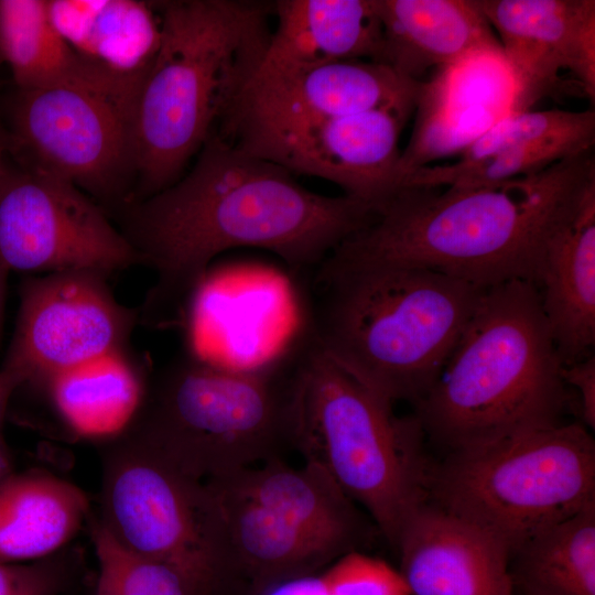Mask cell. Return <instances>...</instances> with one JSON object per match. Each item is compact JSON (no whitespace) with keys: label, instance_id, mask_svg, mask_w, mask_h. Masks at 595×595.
I'll use <instances>...</instances> for the list:
<instances>
[{"label":"cell","instance_id":"6da1fadb","mask_svg":"<svg viewBox=\"0 0 595 595\" xmlns=\"http://www.w3.org/2000/svg\"><path fill=\"white\" fill-rule=\"evenodd\" d=\"M122 208L121 232L156 274L144 304L152 318L192 302L210 262L227 250L259 248L293 270L314 271L377 213L347 195L314 193L284 167L218 136L188 173Z\"/></svg>","mask_w":595,"mask_h":595},{"label":"cell","instance_id":"7a4b0ae2","mask_svg":"<svg viewBox=\"0 0 595 595\" xmlns=\"http://www.w3.org/2000/svg\"><path fill=\"white\" fill-rule=\"evenodd\" d=\"M593 182L587 152L493 185L402 187L318 268L428 269L485 289L537 284L551 232Z\"/></svg>","mask_w":595,"mask_h":595},{"label":"cell","instance_id":"3957f363","mask_svg":"<svg viewBox=\"0 0 595 595\" xmlns=\"http://www.w3.org/2000/svg\"><path fill=\"white\" fill-rule=\"evenodd\" d=\"M161 40L136 110L140 199L175 183L238 108L269 47L273 2H155Z\"/></svg>","mask_w":595,"mask_h":595},{"label":"cell","instance_id":"277c9868","mask_svg":"<svg viewBox=\"0 0 595 595\" xmlns=\"http://www.w3.org/2000/svg\"><path fill=\"white\" fill-rule=\"evenodd\" d=\"M562 365L537 284L494 285L414 416L447 453L559 424L567 401Z\"/></svg>","mask_w":595,"mask_h":595},{"label":"cell","instance_id":"5b68a950","mask_svg":"<svg viewBox=\"0 0 595 595\" xmlns=\"http://www.w3.org/2000/svg\"><path fill=\"white\" fill-rule=\"evenodd\" d=\"M313 279L306 334L392 404L426 393L486 291L419 268L315 269Z\"/></svg>","mask_w":595,"mask_h":595},{"label":"cell","instance_id":"8992f818","mask_svg":"<svg viewBox=\"0 0 595 595\" xmlns=\"http://www.w3.org/2000/svg\"><path fill=\"white\" fill-rule=\"evenodd\" d=\"M291 446L369 515L396 551L411 516L429 500L432 465L415 416L385 400L307 334L294 348Z\"/></svg>","mask_w":595,"mask_h":595},{"label":"cell","instance_id":"52a82bcc","mask_svg":"<svg viewBox=\"0 0 595 595\" xmlns=\"http://www.w3.org/2000/svg\"><path fill=\"white\" fill-rule=\"evenodd\" d=\"M294 351L251 367L195 354L162 371L147 422L151 453L201 482L281 457L291 446Z\"/></svg>","mask_w":595,"mask_h":595},{"label":"cell","instance_id":"ba28073f","mask_svg":"<svg viewBox=\"0 0 595 595\" xmlns=\"http://www.w3.org/2000/svg\"><path fill=\"white\" fill-rule=\"evenodd\" d=\"M429 499L500 540L511 555L549 526L595 505V442L559 423L447 453Z\"/></svg>","mask_w":595,"mask_h":595},{"label":"cell","instance_id":"9c48e42d","mask_svg":"<svg viewBox=\"0 0 595 595\" xmlns=\"http://www.w3.org/2000/svg\"><path fill=\"white\" fill-rule=\"evenodd\" d=\"M142 84L102 74L17 89L9 106V155L123 206L127 181L136 174V110Z\"/></svg>","mask_w":595,"mask_h":595},{"label":"cell","instance_id":"30bf717a","mask_svg":"<svg viewBox=\"0 0 595 595\" xmlns=\"http://www.w3.org/2000/svg\"><path fill=\"white\" fill-rule=\"evenodd\" d=\"M409 115L379 109L309 117L272 113L242 100L218 137L289 172L332 182L377 209L397 191L399 138Z\"/></svg>","mask_w":595,"mask_h":595},{"label":"cell","instance_id":"8fae6325","mask_svg":"<svg viewBox=\"0 0 595 595\" xmlns=\"http://www.w3.org/2000/svg\"><path fill=\"white\" fill-rule=\"evenodd\" d=\"M139 263L131 244L90 196L7 158L0 171V273L91 271L108 277Z\"/></svg>","mask_w":595,"mask_h":595},{"label":"cell","instance_id":"7c38bea8","mask_svg":"<svg viewBox=\"0 0 595 595\" xmlns=\"http://www.w3.org/2000/svg\"><path fill=\"white\" fill-rule=\"evenodd\" d=\"M107 277L91 271L50 273L26 280L3 366L26 382L126 350L138 312L119 303Z\"/></svg>","mask_w":595,"mask_h":595},{"label":"cell","instance_id":"4fadbf2b","mask_svg":"<svg viewBox=\"0 0 595 595\" xmlns=\"http://www.w3.org/2000/svg\"><path fill=\"white\" fill-rule=\"evenodd\" d=\"M151 455L129 463L113 477L110 529L142 554L237 585L208 486Z\"/></svg>","mask_w":595,"mask_h":595},{"label":"cell","instance_id":"5bb4252c","mask_svg":"<svg viewBox=\"0 0 595 595\" xmlns=\"http://www.w3.org/2000/svg\"><path fill=\"white\" fill-rule=\"evenodd\" d=\"M502 50L516 84L513 112L530 110L570 72L595 96L594 0H474Z\"/></svg>","mask_w":595,"mask_h":595},{"label":"cell","instance_id":"9a60e30c","mask_svg":"<svg viewBox=\"0 0 595 595\" xmlns=\"http://www.w3.org/2000/svg\"><path fill=\"white\" fill-rule=\"evenodd\" d=\"M515 101L516 84L502 51L478 52L439 68L422 82L413 132L397 166L398 190L414 170L459 153L512 113Z\"/></svg>","mask_w":595,"mask_h":595},{"label":"cell","instance_id":"2e32d148","mask_svg":"<svg viewBox=\"0 0 595 595\" xmlns=\"http://www.w3.org/2000/svg\"><path fill=\"white\" fill-rule=\"evenodd\" d=\"M594 142L593 110L512 112L463 149L457 161L421 166L404 178L401 188L498 184L592 152Z\"/></svg>","mask_w":595,"mask_h":595},{"label":"cell","instance_id":"e0dca14e","mask_svg":"<svg viewBox=\"0 0 595 595\" xmlns=\"http://www.w3.org/2000/svg\"><path fill=\"white\" fill-rule=\"evenodd\" d=\"M394 552L410 595H515L510 550L430 499L411 516Z\"/></svg>","mask_w":595,"mask_h":595},{"label":"cell","instance_id":"ac0fdd59","mask_svg":"<svg viewBox=\"0 0 595 595\" xmlns=\"http://www.w3.org/2000/svg\"><path fill=\"white\" fill-rule=\"evenodd\" d=\"M422 82L361 60L282 67L261 64L242 101L290 116L334 117L379 109L410 116Z\"/></svg>","mask_w":595,"mask_h":595},{"label":"cell","instance_id":"d6986e66","mask_svg":"<svg viewBox=\"0 0 595 595\" xmlns=\"http://www.w3.org/2000/svg\"><path fill=\"white\" fill-rule=\"evenodd\" d=\"M213 494L225 554L244 588L314 575L353 552L331 537L298 524L206 483Z\"/></svg>","mask_w":595,"mask_h":595},{"label":"cell","instance_id":"ffe728a7","mask_svg":"<svg viewBox=\"0 0 595 595\" xmlns=\"http://www.w3.org/2000/svg\"><path fill=\"white\" fill-rule=\"evenodd\" d=\"M537 288L563 364L595 343V182L551 232Z\"/></svg>","mask_w":595,"mask_h":595},{"label":"cell","instance_id":"44dd1931","mask_svg":"<svg viewBox=\"0 0 595 595\" xmlns=\"http://www.w3.org/2000/svg\"><path fill=\"white\" fill-rule=\"evenodd\" d=\"M376 7L382 32L377 63L411 80L478 52L502 51L474 0H376Z\"/></svg>","mask_w":595,"mask_h":595},{"label":"cell","instance_id":"7402d4cb","mask_svg":"<svg viewBox=\"0 0 595 595\" xmlns=\"http://www.w3.org/2000/svg\"><path fill=\"white\" fill-rule=\"evenodd\" d=\"M353 551L370 537L357 505L317 466L293 467L275 457L207 482Z\"/></svg>","mask_w":595,"mask_h":595},{"label":"cell","instance_id":"603a6c76","mask_svg":"<svg viewBox=\"0 0 595 595\" xmlns=\"http://www.w3.org/2000/svg\"><path fill=\"white\" fill-rule=\"evenodd\" d=\"M273 17L264 65L378 61L382 32L376 0H279Z\"/></svg>","mask_w":595,"mask_h":595},{"label":"cell","instance_id":"cb8c5ba5","mask_svg":"<svg viewBox=\"0 0 595 595\" xmlns=\"http://www.w3.org/2000/svg\"><path fill=\"white\" fill-rule=\"evenodd\" d=\"M51 19L85 61L110 73L144 79L161 40L155 2L48 0Z\"/></svg>","mask_w":595,"mask_h":595},{"label":"cell","instance_id":"d4e9b609","mask_svg":"<svg viewBox=\"0 0 595 595\" xmlns=\"http://www.w3.org/2000/svg\"><path fill=\"white\" fill-rule=\"evenodd\" d=\"M88 510L75 485L43 473L11 474L0 484V561H41L69 542Z\"/></svg>","mask_w":595,"mask_h":595},{"label":"cell","instance_id":"484cf974","mask_svg":"<svg viewBox=\"0 0 595 595\" xmlns=\"http://www.w3.org/2000/svg\"><path fill=\"white\" fill-rule=\"evenodd\" d=\"M44 386L66 425L88 439L127 429L144 397L141 375L126 350L57 374Z\"/></svg>","mask_w":595,"mask_h":595},{"label":"cell","instance_id":"4316f807","mask_svg":"<svg viewBox=\"0 0 595 595\" xmlns=\"http://www.w3.org/2000/svg\"><path fill=\"white\" fill-rule=\"evenodd\" d=\"M0 58L17 89L80 82L107 72L83 60L55 28L47 0H0Z\"/></svg>","mask_w":595,"mask_h":595},{"label":"cell","instance_id":"83f0119b","mask_svg":"<svg viewBox=\"0 0 595 595\" xmlns=\"http://www.w3.org/2000/svg\"><path fill=\"white\" fill-rule=\"evenodd\" d=\"M511 560L524 595H595V505L541 530Z\"/></svg>","mask_w":595,"mask_h":595},{"label":"cell","instance_id":"f1b7e54d","mask_svg":"<svg viewBox=\"0 0 595 595\" xmlns=\"http://www.w3.org/2000/svg\"><path fill=\"white\" fill-rule=\"evenodd\" d=\"M94 545L98 584L113 595H232L219 580L131 549L110 527L95 530Z\"/></svg>","mask_w":595,"mask_h":595},{"label":"cell","instance_id":"f546056e","mask_svg":"<svg viewBox=\"0 0 595 595\" xmlns=\"http://www.w3.org/2000/svg\"><path fill=\"white\" fill-rule=\"evenodd\" d=\"M320 576L326 595H410L399 570L360 551L340 556Z\"/></svg>","mask_w":595,"mask_h":595},{"label":"cell","instance_id":"4dcf8cb0","mask_svg":"<svg viewBox=\"0 0 595 595\" xmlns=\"http://www.w3.org/2000/svg\"><path fill=\"white\" fill-rule=\"evenodd\" d=\"M60 571L41 561H0V595H55L61 586Z\"/></svg>","mask_w":595,"mask_h":595},{"label":"cell","instance_id":"1f68e13d","mask_svg":"<svg viewBox=\"0 0 595 595\" xmlns=\"http://www.w3.org/2000/svg\"><path fill=\"white\" fill-rule=\"evenodd\" d=\"M564 386H570L576 392L577 407L581 418L588 429L595 428V358L587 356L582 359L565 363L561 368Z\"/></svg>","mask_w":595,"mask_h":595},{"label":"cell","instance_id":"d6a6232c","mask_svg":"<svg viewBox=\"0 0 595 595\" xmlns=\"http://www.w3.org/2000/svg\"><path fill=\"white\" fill-rule=\"evenodd\" d=\"M242 595H326L318 574L281 581L259 588H247Z\"/></svg>","mask_w":595,"mask_h":595},{"label":"cell","instance_id":"836d02e7","mask_svg":"<svg viewBox=\"0 0 595 595\" xmlns=\"http://www.w3.org/2000/svg\"><path fill=\"white\" fill-rule=\"evenodd\" d=\"M22 385H24V380L17 371L6 366L0 368V429L10 398Z\"/></svg>","mask_w":595,"mask_h":595},{"label":"cell","instance_id":"e575fe53","mask_svg":"<svg viewBox=\"0 0 595 595\" xmlns=\"http://www.w3.org/2000/svg\"><path fill=\"white\" fill-rule=\"evenodd\" d=\"M12 474V464L9 451L0 434V484Z\"/></svg>","mask_w":595,"mask_h":595},{"label":"cell","instance_id":"d590c367","mask_svg":"<svg viewBox=\"0 0 595 595\" xmlns=\"http://www.w3.org/2000/svg\"><path fill=\"white\" fill-rule=\"evenodd\" d=\"M10 139L7 128L0 123V171L9 155Z\"/></svg>","mask_w":595,"mask_h":595},{"label":"cell","instance_id":"8d00e7d4","mask_svg":"<svg viewBox=\"0 0 595 595\" xmlns=\"http://www.w3.org/2000/svg\"><path fill=\"white\" fill-rule=\"evenodd\" d=\"M6 275L0 273V340H1V333H2V325H3V311H4V291H6Z\"/></svg>","mask_w":595,"mask_h":595},{"label":"cell","instance_id":"74e56055","mask_svg":"<svg viewBox=\"0 0 595 595\" xmlns=\"http://www.w3.org/2000/svg\"><path fill=\"white\" fill-rule=\"evenodd\" d=\"M96 595H113L110 591L98 584Z\"/></svg>","mask_w":595,"mask_h":595},{"label":"cell","instance_id":"f35d334b","mask_svg":"<svg viewBox=\"0 0 595 595\" xmlns=\"http://www.w3.org/2000/svg\"><path fill=\"white\" fill-rule=\"evenodd\" d=\"M0 63H1V58H0Z\"/></svg>","mask_w":595,"mask_h":595}]
</instances>
